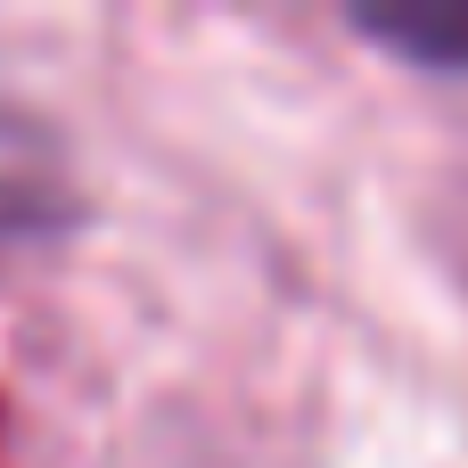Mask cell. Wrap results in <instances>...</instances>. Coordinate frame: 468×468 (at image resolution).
I'll use <instances>...</instances> for the list:
<instances>
[{
    "mask_svg": "<svg viewBox=\"0 0 468 468\" xmlns=\"http://www.w3.org/2000/svg\"><path fill=\"white\" fill-rule=\"evenodd\" d=\"M354 33L411 58V66H428V74H468V0H395V8L362 0Z\"/></svg>",
    "mask_w": 468,
    "mask_h": 468,
    "instance_id": "cell-1",
    "label": "cell"
},
{
    "mask_svg": "<svg viewBox=\"0 0 468 468\" xmlns=\"http://www.w3.org/2000/svg\"><path fill=\"white\" fill-rule=\"evenodd\" d=\"M8 222H16V214H8V206H0V239H8Z\"/></svg>",
    "mask_w": 468,
    "mask_h": 468,
    "instance_id": "cell-2",
    "label": "cell"
}]
</instances>
